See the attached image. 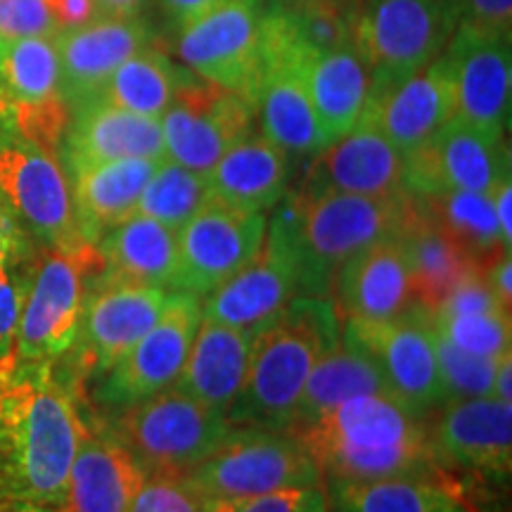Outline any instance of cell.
Wrapping results in <instances>:
<instances>
[{
	"mask_svg": "<svg viewBox=\"0 0 512 512\" xmlns=\"http://www.w3.org/2000/svg\"><path fill=\"white\" fill-rule=\"evenodd\" d=\"M211 200L226 207L266 214L290 185V155L264 133H249L235 143L207 174Z\"/></svg>",
	"mask_w": 512,
	"mask_h": 512,
	"instance_id": "29",
	"label": "cell"
},
{
	"mask_svg": "<svg viewBox=\"0 0 512 512\" xmlns=\"http://www.w3.org/2000/svg\"><path fill=\"white\" fill-rule=\"evenodd\" d=\"M230 430L228 415L174 387L133 403L119 418L121 444L147 475L185 477L216 451Z\"/></svg>",
	"mask_w": 512,
	"mask_h": 512,
	"instance_id": "8",
	"label": "cell"
},
{
	"mask_svg": "<svg viewBox=\"0 0 512 512\" xmlns=\"http://www.w3.org/2000/svg\"><path fill=\"white\" fill-rule=\"evenodd\" d=\"M100 17L110 19H128V17H143V12L150 0H95Z\"/></svg>",
	"mask_w": 512,
	"mask_h": 512,
	"instance_id": "53",
	"label": "cell"
},
{
	"mask_svg": "<svg viewBox=\"0 0 512 512\" xmlns=\"http://www.w3.org/2000/svg\"><path fill=\"white\" fill-rule=\"evenodd\" d=\"M24 230L17 221L15 211L10 209L8 200L0 192V261H19L24 247Z\"/></svg>",
	"mask_w": 512,
	"mask_h": 512,
	"instance_id": "50",
	"label": "cell"
},
{
	"mask_svg": "<svg viewBox=\"0 0 512 512\" xmlns=\"http://www.w3.org/2000/svg\"><path fill=\"white\" fill-rule=\"evenodd\" d=\"M50 15H53L57 31L79 29L100 17L95 0H46Z\"/></svg>",
	"mask_w": 512,
	"mask_h": 512,
	"instance_id": "49",
	"label": "cell"
},
{
	"mask_svg": "<svg viewBox=\"0 0 512 512\" xmlns=\"http://www.w3.org/2000/svg\"><path fill=\"white\" fill-rule=\"evenodd\" d=\"M169 294L157 285L102 275V283L83 304L79 337L86 368L105 375L155 325Z\"/></svg>",
	"mask_w": 512,
	"mask_h": 512,
	"instance_id": "19",
	"label": "cell"
},
{
	"mask_svg": "<svg viewBox=\"0 0 512 512\" xmlns=\"http://www.w3.org/2000/svg\"><path fill=\"white\" fill-rule=\"evenodd\" d=\"M17 261H0V363L12 354L27 285L15 273Z\"/></svg>",
	"mask_w": 512,
	"mask_h": 512,
	"instance_id": "46",
	"label": "cell"
},
{
	"mask_svg": "<svg viewBox=\"0 0 512 512\" xmlns=\"http://www.w3.org/2000/svg\"><path fill=\"white\" fill-rule=\"evenodd\" d=\"M55 34L57 24L46 0H0V43Z\"/></svg>",
	"mask_w": 512,
	"mask_h": 512,
	"instance_id": "44",
	"label": "cell"
},
{
	"mask_svg": "<svg viewBox=\"0 0 512 512\" xmlns=\"http://www.w3.org/2000/svg\"><path fill=\"white\" fill-rule=\"evenodd\" d=\"M254 337L252 332L202 316L183 370L171 387L211 411L228 415L245 380Z\"/></svg>",
	"mask_w": 512,
	"mask_h": 512,
	"instance_id": "27",
	"label": "cell"
},
{
	"mask_svg": "<svg viewBox=\"0 0 512 512\" xmlns=\"http://www.w3.org/2000/svg\"><path fill=\"white\" fill-rule=\"evenodd\" d=\"M17 128H15V117H12V107L10 100L5 98L3 88H0V140L15 136Z\"/></svg>",
	"mask_w": 512,
	"mask_h": 512,
	"instance_id": "55",
	"label": "cell"
},
{
	"mask_svg": "<svg viewBox=\"0 0 512 512\" xmlns=\"http://www.w3.org/2000/svg\"><path fill=\"white\" fill-rule=\"evenodd\" d=\"M164 159H117L72 169L74 219L81 238L98 245L105 233L136 214L147 181Z\"/></svg>",
	"mask_w": 512,
	"mask_h": 512,
	"instance_id": "28",
	"label": "cell"
},
{
	"mask_svg": "<svg viewBox=\"0 0 512 512\" xmlns=\"http://www.w3.org/2000/svg\"><path fill=\"white\" fill-rule=\"evenodd\" d=\"M342 339L339 313L328 297H297L254 337L233 427L290 430L313 366Z\"/></svg>",
	"mask_w": 512,
	"mask_h": 512,
	"instance_id": "3",
	"label": "cell"
},
{
	"mask_svg": "<svg viewBox=\"0 0 512 512\" xmlns=\"http://www.w3.org/2000/svg\"><path fill=\"white\" fill-rule=\"evenodd\" d=\"M425 420L394 394H361L287 432L316 460L323 484H361L446 472Z\"/></svg>",
	"mask_w": 512,
	"mask_h": 512,
	"instance_id": "2",
	"label": "cell"
},
{
	"mask_svg": "<svg viewBox=\"0 0 512 512\" xmlns=\"http://www.w3.org/2000/svg\"><path fill=\"white\" fill-rule=\"evenodd\" d=\"M358 0H264V34L299 60L354 43Z\"/></svg>",
	"mask_w": 512,
	"mask_h": 512,
	"instance_id": "31",
	"label": "cell"
},
{
	"mask_svg": "<svg viewBox=\"0 0 512 512\" xmlns=\"http://www.w3.org/2000/svg\"><path fill=\"white\" fill-rule=\"evenodd\" d=\"M342 339L375 361L396 399L427 418L448 403L430 311L415 304L387 320H342Z\"/></svg>",
	"mask_w": 512,
	"mask_h": 512,
	"instance_id": "10",
	"label": "cell"
},
{
	"mask_svg": "<svg viewBox=\"0 0 512 512\" xmlns=\"http://www.w3.org/2000/svg\"><path fill=\"white\" fill-rule=\"evenodd\" d=\"M453 117L456 98L441 55L406 79L370 88L361 114L401 155H411L425 145Z\"/></svg>",
	"mask_w": 512,
	"mask_h": 512,
	"instance_id": "21",
	"label": "cell"
},
{
	"mask_svg": "<svg viewBox=\"0 0 512 512\" xmlns=\"http://www.w3.org/2000/svg\"><path fill=\"white\" fill-rule=\"evenodd\" d=\"M105 273L176 292L178 233L150 216L133 214L98 242Z\"/></svg>",
	"mask_w": 512,
	"mask_h": 512,
	"instance_id": "33",
	"label": "cell"
},
{
	"mask_svg": "<svg viewBox=\"0 0 512 512\" xmlns=\"http://www.w3.org/2000/svg\"><path fill=\"white\" fill-rule=\"evenodd\" d=\"M489 197H491V204H494L498 226H501L503 242L510 247V242H512V211H510L512 209V183H510V171L498 178V181L494 183V188L489 190Z\"/></svg>",
	"mask_w": 512,
	"mask_h": 512,
	"instance_id": "52",
	"label": "cell"
},
{
	"mask_svg": "<svg viewBox=\"0 0 512 512\" xmlns=\"http://www.w3.org/2000/svg\"><path fill=\"white\" fill-rule=\"evenodd\" d=\"M432 313H444V316H465V313H510V309L498 302V297L486 283L482 271H470L453 285Z\"/></svg>",
	"mask_w": 512,
	"mask_h": 512,
	"instance_id": "45",
	"label": "cell"
},
{
	"mask_svg": "<svg viewBox=\"0 0 512 512\" xmlns=\"http://www.w3.org/2000/svg\"><path fill=\"white\" fill-rule=\"evenodd\" d=\"M302 74L325 143L347 136L366 110L370 91V72L354 43L306 57Z\"/></svg>",
	"mask_w": 512,
	"mask_h": 512,
	"instance_id": "32",
	"label": "cell"
},
{
	"mask_svg": "<svg viewBox=\"0 0 512 512\" xmlns=\"http://www.w3.org/2000/svg\"><path fill=\"white\" fill-rule=\"evenodd\" d=\"M12 512H60L55 508H48V505H38V503H24V501H17V508Z\"/></svg>",
	"mask_w": 512,
	"mask_h": 512,
	"instance_id": "56",
	"label": "cell"
},
{
	"mask_svg": "<svg viewBox=\"0 0 512 512\" xmlns=\"http://www.w3.org/2000/svg\"><path fill=\"white\" fill-rule=\"evenodd\" d=\"M152 3L157 5L159 15L164 17L166 29L171 34H178L195 19H200L209 10H214L216 5H221L223 0H152Z\"/></svg>",
	"mask_w": 512,
	"mask_h": 512,
	"instance_id": "48",
	"label": "cell"
},
{
	"mask_svg": "<svg viewBox=\"0 0 512 512\" xmlns=\"http://www.w3.org/2000/svg\"><path fill=\"white\" fill-rule=\"evenodd\" d=\"M0 192L17 221L48 249H72L81 242L72 190L53 152L19 133L0 140Z\"/></svg>",
	"mask_w": 512,
	"mask_h": 512,
	"instance_id": "12",
	"label": "cell"
},
{
	"mask_svg": "<svg viewBox=\"0 0 512 512\" xmlns=\"http://www.w3.org/2000/svg\"><path fill=\"white\" fill-rule=\"evenodd\" d=\"M512 271V261H510V249H505V252L496 254L494 259L489 261L482 268L486 283H489L491 290L498 297V302H501L505 309H510L512 304V285H510V273Z\"/></svg>",
	"mask_w": 512,
	"mask_h": 512,
	"instance_id": "51",
	"label": "cell"
},
{
	"mask_svg": "<svg viewBox=\"0 0 512 512\" xmlns=\"http://www.w3.org/2000/svg\"><path fill=\"white\" fill-rule=\"evenodd\" d=\"M434 351H437V366L448 401L491 396L501 358L470 354V351H463L456 344L446 342L437 332H434Z\"/></svg>",
	"mask_w": 512,
	"mask_h": 512,
	"instance_id": "41",
	"label": "cell"
},
{
	"mask_svg": "<svg viewBox=\"0 0 512 512\" xmlns=\"http://www.w3.org/2000/svg\"><path fill=\"white\" fill-rule=\"evenodd\" d=\"M361 394H392V389L373 358L339 339L337 347L320 356L313 366L290 430L320 418L342 401Z\"/></svg>",
	"mask_w": 512,
	"mask_h": 512,
	"instance_id": "37",
	"label": "cell"
},
{
	"mask_svg": "<svg viewBox=\"0 0 512 512\" xmlns=\"http://www.w3.org/2000/svg\"><path fill=\"white\" fill-rule=\"evenodd\" d=\"M299 192H347L366 197H396L408 192L406 155L368 121L358 119L344 138L311 157Z\"/></svg>",
	"mask_w": 512,
	"mask_h": 512,
	"instance_id": "22",
	"label": "cell"
},
{
	"mask_svg": "<svg viewBox=\"0 0 512 512\" xmlns=\"http://www.w3.org/2000/svg\"><path fill=\"white\" fill-rule=\"evenodd\" d=\"M200 320V297L171 292L155 325L105 373L100 399L107 406L128 408L169 389L183 370Z\"/></svg>",
	"mask_w": 512,
	"mask_h": 512,
	"instance_id": "13",
	"label": "cell"
},
{
	"mask_svg": "<svg viewBox=\"0 0 512 512\" xmlns=\"http://www.w3.org/2000/svg\"><path fill=\"white\" fill-rule=\"evenodd\" d=\"M188 72L162 46L143 48L119 64L98 98L133 114L162 119Z\"/></svg>",
	"mask_w": 512,
	"mask_h": 512,
	"instance_id": "38",
	"label": "cell"
},
{
	"mask_svg": "<svg viewBox=\"0 0 512 512\" xmlns=\"http://www.w3.org/2000/svg\"><path fill=\"white\" fill-rule=\"evenodd\" d=\"M69 169L117 159H166L162 121L95 98L76 107L64 133Z\"/></svg>",
	"mask_w": 512,
	"mask_h": 512,
	"instance_id": "26",
	"label": "cell"
},
{
	"mask_svg": "<svg viewBox=\"0 0 512 512\" xmlns=\"http://www.w3.org/2000/svg\"><path fill=\"white\" fill-rule=\"evenodd\" d=\"M185 479L207 503L323 484L316 460L302 441L287 430L266 427H233Z\"/></svg>",
	"mask_w": 512,
	"mask_h": 512,
	"instance_id": "5",
	"label": "cell"
},
{
	"mask_svg": "<svg viewBox=\"0 0 512 512\" xmlns=\"http://www.w3.org/2000/svg\"><path fill=\"white\" fill-rule=\"evenodd\" d=\"M430 439L441 463L477 475H510L512 403L494 396L448 401L434 418Z\"/></svg>",
	"mask_w": 512,
	"mask_h": 512,
	"instance_id": "23",
	"label": "cell"
},
{
	"mask_svg": "<svg viewBox=\"0 0 512 512\" xmlns=\"http://www.w3.org/2000/svg\"><path fill=\"white\" fill-rule=\"evenodd\" d=\"M62 95L72 112L98 98L119 64L138 50L159 46V38L145 17H98L79 29L57 31Z\"/></svg>",
	"mask_w": 512,
	"mask_h": 512,
	"instance_id": "20",
	"label": "cell"
},
{
	"mask_svg": "<svg viewBox=\"0 0 512 512\" xmlns=\"http://www.w3.org/2000/svg\"><path fill=\"white\" fill-rule=\"evenodd\" d=\"M297 297H302L297 256L283 230L271 221L259 252L219 290L204 297L202 316L259 335Z\"/></svg>",
	"mask_w": 512,
	"mask_h": 512,
	"instance_id": "16",
	"label": "cell"
},
{
	"mask_svg": "<svg viewBox=\"0 0 512 512\" xmlns=\"http://www.w3.org/2000/svg\"><path fill=\"white\" fill-rule=\"evenodd\" d=\"M418 207L425 211L448 240L475 264L479 271L496 254L510 249L503 242L494 204L489 192L444 190V192H411Z\"/></svg>",
	"mask_w": 512,
	"mask_h": 512,
	"instance_id": "36",
	"label": "cell"
},
{
	"mask_svg": "<svg viewBox=\"0 0 512 512\" xmlns=\"http://www.w3.org/2000/svg\"><path fill=\"white\" fill-rule=\"evenodd\" d=\"M323 486L328 512H477L446 472Z\"/></svg>",
	"mask_w": 512,
	"mask_h": 512,
	"instance_id": "34",
	"label": "cell"
},
{
	"mask_svg": "<svg viewBox=\"0 0 512 512\" xmlns=\"http://www.w3.org/2000/svg\"><path fill=\"white\" fill-rule=\"evenodd\" d=\"M491 396H494V399L512 403V354L503 356L501 363H498Z\"/></svg>",
	"mask_w": 512,
	"mask_h": 512,
	"instance_id": "54",
	"label": "cell"
},
{
	"mask_svg": "<svg viewBox=\"0 0 512 512\" xmlns=\"http://www.w3.org/2000/svg\"><path fill=\"white\" fill-rule=\"evenodd\" d=\"M266 214H249L209 200L178 228L176 292L207 297L233 278L266 238Z\"/></svg>",
	"mask_w": 512,
	"mask_h": 512,
	"instance_id": "15",
	"label": "cell"
},
{
	"mask_svg": "<svg viewBox=\"0 0 512 512\" xmlns=\"http://www.w3.org/2000/svg\"><path fill=\"white\" fill-rule=\"evenodd\" d=\"M0 88L10 100L19 136L55 155L72 121V107L62 95L55 38L0 43Z\"/></svg>",
	"mask_w": 512,
	"mask_h": 512,
	"instance_id": "14",
	"label": "cell"
},
{
	"mask_svg": "<svg viewBox=\"0 0 512 512\" xmlns=\"http://www.w3.org/2000/svg\"><path fill=\"white\" fill-rule=\"evenodd\" d=\"M432 330L458 349L477 356L503 358L512 354L510 313H465V316H444L430 313Z\"/></svg>",
	"mask_w": 512,
	"mask_h": 512,
	"instance_id": "40",
	"label": "cell"
},
{
	"mask_svg": "<svg viewBox=\"0 0 512 512\" xmlns=\"http://www.w3.org/2000/svg\"><path fill=\"white\" fill-rule=\"evenodd\" d=\"M105 271L98 245L81 242L72 249H48L31 273L10 358L53 363L79 339L86 275Z\"/></svg>",
	"mask_w": 512,
	"mask_h": 512,
	"instance_id": "7",
	"label": "cell"
},
{
	"mask_svg": "<svg viewBox=\"0 0 512 512\" xmlns=\"http://www.w3.org/2000/svg\"><path fill=\"white\" fill-rule=\"evenodd\" d=\"M508 171L505 138L489 136L456 117L406 155L408 192H489Z\"/></svg>",
	"mask_w": 512,
	"mask_h": 512,
	"instance_id": "18",
	"label": "cell"
},
{
	"mask_svg": "<svg viewBox=\"0 0 512 512\" xmlns=\"http://www.w3.org/2000/svg\"><path fill=\"white\" fill-rule=\"evenodd\" d=\"M207 512H328L325 486L273 491V494L238 498V501H204Z\"/></svg>",
	"mask_w": 512,
	"mask_h": 512,
	"instance_id": "42",
	"label": "cell"
},
{
	"mask_svg": "<svg viewBox=\"0 0 512 512\" xmlns=\"http://www.w3.org/2000/svg\"><path fill=\"white\" fill-rule=\"evenodd\" d=\"M332 290L342 320H387L418 304L406 254L396 238L375 242L344 261Z\"/></svg>",
	"mask_w": 512,
	"mask_h": 512,
	"instance_id": "25",
	"label": "cell"
},
{
	"mask_svg": "<svg viewBox=\"0 0 512 512\" xmlns=\"http://www.w3.org/2000/svg\"><path fill=\"white\" fill-rule=\"evenodd\" d=\"M128 512H207L185 477L147 475Z\"/></svg>",
	"mask_w": 512,
	"mask_h": 512,
	"instance_id": "43",
	"label": "cell"
},
{
	"mask_svg": "<svg viewBox=\"0 0 512 512\" xmlns=\"http://www.w3.org/2000/svg\"><path fill=\"white\" fill-rule=\"evenodd\" d=\"M302 62L266 41V67L252 102L261 133L290 157H313L328 145L306 91Z\"/></svg>",
	"mask_w": 512,
	"mask_h": 512,
	"instance_id": "24",
	"label": "cell"
},
{
	"mask_svg": "<svg viewBox=\"0 0 512 512\" xmlns=\"http://www.w3.org/2000/svg\"><path fill=\"white\" fill-rule=\"evenodd\" d=\"M456 98V119L505 138L510 119V41L456 27L444 53Z\"/></svg>",
	"mask_w": 512,
	"mask_h": 512,
	"instance_id": "17",
	"label": "cell"
},
{
	"mask_svg": "<svg viewBox=\"0 0 512 512\" xmlns=\"http://www.w3.org/2000/svg\"><path fill=\"white\" fill-rule=\"evenodd\" d=\"M396 240L406 254L408 271H411V283L415 302L434 311L444 302V297L453 290L463 275L470 271H479L460 249L446 238L444 230L425 214L411 195V207H408L406 219Z\"/></svg>",
	"mask_w": 512,
	"mask_h": 512,
	"instance_id": "35",
	"label": "cell"
},
{
	"mask_svg": "<svg viewBox=\"0 0 512 512\" xmlns=\"http://www.w3.org/2000/svg\"><path fill=\"white\" fill-rule=\"evenodd\" d=\"M411 207V192L366 197L347 192H285L273 223L285 233L302 273V297H328L337 268L356 252L396 238Z\"/></svg>",
	"mask_w": 512,
	"mask_h": 512,
	"instance_id": "4",
	"label": "cell"
},
{
	"mask_svg": "<svg viewBox=\"0 0 512 512\" xmlns=\"http://www.w3.org/2000/svg\"><path fill=\"white\" fill-rule=\"evenodd\" d=\"M86 437L50 363H0V470L17 501L62 510L76 448Z\"/></svg>",
	"mask_w": 512,
	"mask_h": 512,
	"instance_id": "1",
	"label": "cell"
},
{
	"mask_svg": "<svg viewBox=\"0 0 512 512\" xmlns=\"http://www.w3.org/2000/svg\"><path fill=\"white\" fill-rule=\"evenodd\" d=\"M145 477L121 441L86 432L76 448L60 512H128Z\"/></svg>",
	"mask_w": 512,
	"mask_h": 512,
	"instance_id": "30",
	"label": "cell"
},
{
	"mask_svg": "<svg viewBox=\"0 0 512 512\" xmlns=\"http://www.w3.org/2000/svg\"><path fill=\"white\" fill-rule=\"evenodd\" d=\"M211 200L209 181L204 174L164 159L147 181L136 214L150 216L169 228H183L192 216Z\"/></svg>",
	"mask_w": 512,
	"mask_h": 512,
	"instance_id": "39",
	"label": "cell"
},
{
	"mask_svg": "<svg viewBox=\"0 0 512 512\" xmlns=\"http://www.w3.org/2000/svg\"><path fill=\"white\" fill-rule=\"evenodd\" d=\"M453 3L458 12V27L510 41L512 0H453Z\"/></svg>",
	"mask_w": 512,
	"mask_h": 512,
	"instance_id": "47",
	"label": "cell"
},
{
	"mask_svg": "<svg viewBox=\"0 0 512 512\" xmlns=\"http://www.w3.org/2000/svg\"><path fill=\"white\" fill-rule=\"evenodd\" d=\"M159 121L166 159L207 176L230 147L254 133L256 114L242 95L188 72Z\"/></svg>",
	"mask_w": 512,
	"mask_h": 512,
	"instance_id": "11",
	"label": "cell"
},
{
	"mask_svg": "<svg viewBox=\"0 0 512 512\" xmlns=\"http://www.w3.org/2000/svg\"><path fill=\"white\" fill-rule=\"evenodd\" d=\"M458 27L453 0H358L354 48L370 72V88L387 86L444 53Z\"/></svg>",
	"mask_w": 512,
	"mask_h": 512,
	"instance_id": "6",
	"label": "cell"
},
{
	"mask_svg": "<svg viewBox=\"0 0 512 512\" xmlns=\"http://www.w3.org/2000/svg\"><path fill=\"white\" fill-rule=\"evenodd\" d=\"M174 38L185 69L252 105L266 67L264 0H223Z\"/></svg>",
	"mask_w": 512,
	"mask_h": 512,
	"instance_id": "9",
	"label": "cell"
}]
</instances>
